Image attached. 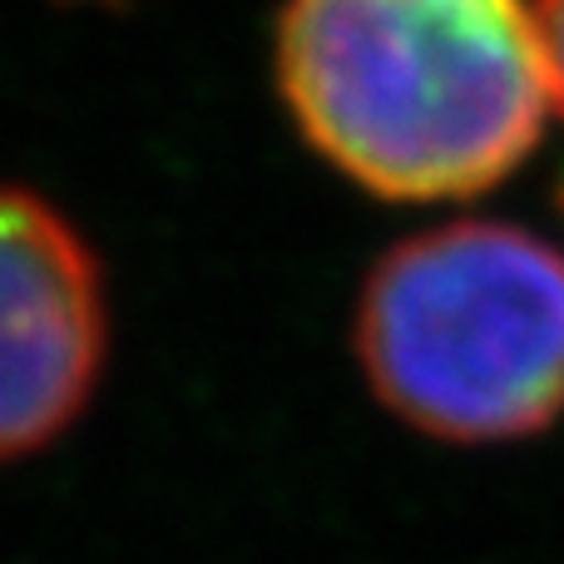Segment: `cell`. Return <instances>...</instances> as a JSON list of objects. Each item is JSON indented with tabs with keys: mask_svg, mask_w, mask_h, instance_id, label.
<instances>
[{
	"mask_svg": "<svg viewBox=\"0 0 564 564\" xmlns=\"http://www.w3.org/2000/svg\"><path fill=\"white\" fill-rule=\"evenodd\" d=\"M371 397L451 446L530 441L564 416V248L456 218L371 263L351 312Z\"/></svg>",
	"mask_w": 564,
	"mask_h": 564,
	"instance_id": "7a4b0ae2",
	"label": "cell"
},
{
	"mask_svg": "<svg viewBox=\"0 0 564 564\" xmlns=\"http://www.w3.org/2000/svg\"><path fill=\"white\" fill-rule=\"evenodd\" d=\"M109 357L99 253L50 198L0 184V460L50 446Z\"/></svg>",
	"mask_w": 564,
	"mask_h": 564,
	"instance_id": "3957f363",
	"label": "cell"
},
{
	"mask_svg": "<svg viewBox=\"0 0 564 564\" xmlns=\"http://www.w3.org/2000/svg\"><path fill=\"white\" fill-rule=\"evenodd\" d=\"M560 208H564V188H560Z\"/></svg>",
	"mask_w": 564,
	"mask_h": 564,
	"instance_id": "8992f818",
	"label": "cell"
},
{
	"mask_svg": "<svg viewBox=\"0 0 564 564\" xmlns=\"http://www.w3.org/2000/svg\"><path fill=\"white\" fill-rule=\"evenodd\" d=\"M540 40H545V65L550 85H555V105L564 109V0H535Z\"/></svg>",
	"mask_w": 564,
	"mask_h": 564,
	"instance_id": "277c9868",
	"label": "cell"
},
{
	"mask_svg": "<svg viewBox=\"0 0 564 564\" xmlns=\"http://www.w3.org/2000/svg\"><path fill=\"white\" fill-rule=\"evenodd\" d=\"M273 79L297 134L391 204L496 188L555 105L530 0H282Z\"/></svg>",
	"mask_w": 564,
	"mask_h": 564,
	"instance_id": "6da1fadb",
	"label": "cell"
},
{
	"mask_svg": "<svg viewBox=\"0 0 564 564\" xmlns=\"http://www.w3.org/2000/svg\"><path fill=\"white\" fill-rule=\"evenodd\" d=\"M55 6H65V10H105V15H119V10H134V6H144V0H55Z\"/></svg>",
	"mask_w": 564,
	"mask_h": 564,
	"instance_id": "5b68a950",
	"label": "cell"
}]
</instances>
